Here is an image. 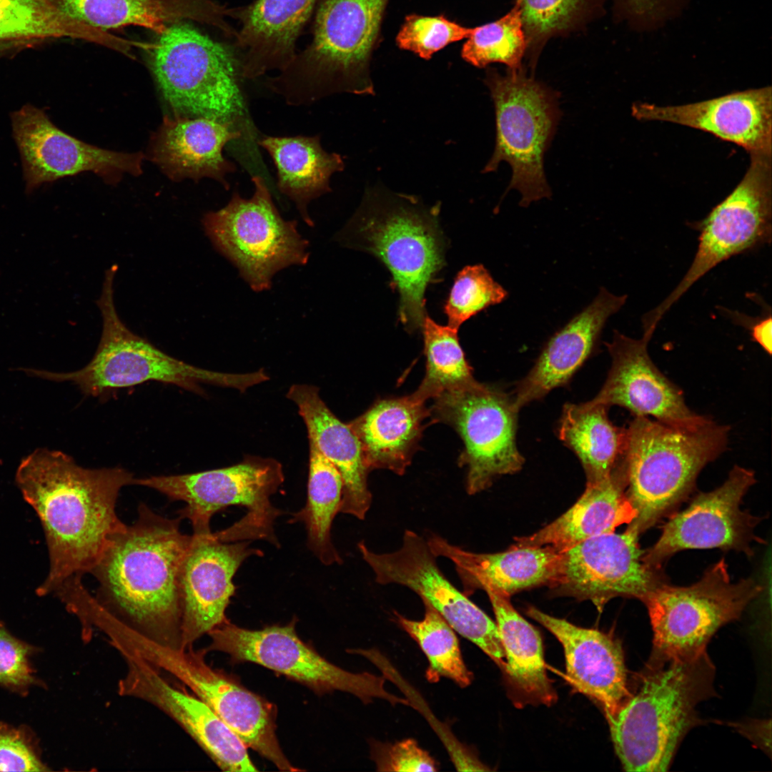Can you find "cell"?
Here are the masks:
<instances>
[{"label":"cell","instance_id":"1","mask_svg":"<svg viewBox=\"0 0 772 772\" xmlns=\"http://www.w3.org/2000/svg\"><path fill=\"white\" fill-rule=\"evenodd\" d=\"M120 467L85 468L68 455L37 449L24 458L16 482L41 523L49 569L36 593L55 595L82 578L96 564L110 537L125 524L116 511L120 490L133 483Z\"/></svg>","mask_w":772,"mask_h":772},{"label":"cell","instance_id":"2","mask_svg":"<svg viewBox=\"0 0 772 772\" xmlns=\"http://www.w3.org/2000/svg\"><path fill=\"white\" fill-rule=\"evenodd\" d=\"M137 518L109 538L89 574L96 601L132 630L182 648L179 578L192 535L180 517L169 518L140 503Z\"/></svg>","mask_w":772,"mask_h":772},{"label":"cell","instance_id":"3","mask_svg":"<svg viewBox=\"0 0 772 772\" xmlns=\"http://www.w3.org/2000/svg\"><path fill=\"white\" fill-rule=\"evenodd\" d=\"M715 666L706 651L648 665L635 691L607 718L624 770L667 771L687 733L698 726V705L715 696Z\"/></svg>","mask_w":772,"mask_h":772},{"label":"cell","instance_id":"4","mask_svg":"<svg viewBox=\"0 0 772 772\" xmlns=\"http://www.w3.org/2000/svg\"><path fill=\"white\" fill-rule=\"evenodd\" d=\"M438 213L439 206L428 208L413 197L372 190L337 236L389 270L400 296L399 318L409 332L421 329L426 288L445 263Z\"/></svg>","mask_w":772,"mask_h":772},{"label":"cell","instance_id":"5","mask_svg":"<svg viewBox=\"0 0 772 772\" xmlns=\"http://www.w3.org/2000/svg\"><path fill=\"white\" fill-rule=\"evenodd\" d=\"M728 432L711 419L683 427L635 417L625 428L620 459L625 492L637 513L628 526L640 535L683 501L702 469L726 450Z\"/></svg>","mask_w":772,"mask_h":772},{"label":"cell","instance_id":"6","mask_svg":"<svg viewBox=\"0 0 772 772\" xmlns=\"http://www.w3.org/2000/svg\"><path fill=\"white\" fill-rule=\"evenodd\" d=\"M391 0H318L312 39L281 72L287 89L310 104L329 95L372 94L370 64Z\"/></svg>","mask_w":772,"mask_h":772},{"label":"cell","instance_id":"7","mask_svg":"<svg viewBox=\"0 0 772 772\" xmlns=\"http://www.w3.org/2000/svg\"><path fill=\"white\" fill-rule=\"evenodd\" d=\"M117 266L104 273L97 306L102 317L101 339L91 360L82 369L56 373L25 370L41 378L69 381L86 395L98 397L118 389L149 381L174 385L199 395L202 384L233 388L241 392L269 380L260 369L248 373L234 374L211 371L187 364L156 347L132 332L119 317L114 301V279Z\"/></svg>","mask_w":772,"mask_h":772},{"label":"cell","instance_id":"8","mask_svg":"<svg viewBox=\"0 0 772 772\" xmlns=\"http://www.w3.org/2000/svg\"><path fill=\"white\" fill-rule=\"evenodd\" d=\"M149 51L151 70L174 116L235 127L244 115L239 61L227 46L182 21L158 34Z\"/></svg>","mask_w":772,"mask_h":772},{"label":"cell","instance_id":"9","mask_svg":"<svg viewBox=\"0 0 772 772\" xmlns=\"http://www.w3.org/2000/svg\"><path fill=\"white\" fill-rule=\"evenodd\" d=\"M284 480L282 464L272 457L247 456L232 466L194 473L134 477L132 485L152 488L170 501H182L177 511L190 521L193 534L210 533L217 512L237 505L247 513L232 528L238 540H264L279 548L274 524L282 511L270 498Z\"/></svg>","mask_w":772,"mask_h":772},{"label":"cell","instance_id":"10","mask_svg":"<svg viewBox=\"0 0 772 772\" xmlns=\"http://www.w3.org/2000/svg\"><path fill=\"white\" fill-rule=\"evenodd\" d=\"M761 590L751 578L732 582L723 559L691 585L661 583L641 600L648 609L653 634L646 664L661 665L706 651L715 633L740 618Z\"/></svg>","mask_w":772,"mask_h":772},{"label":"cell","instance_id":"11","mask_svg":"<svg viewBox=\"0 0 772 772\" xmlns=\"http://www.w3.org/2000/svg\"><path fill=\"white\" fill-rule=\"evenodd\" d=\"M484 81L495 106L496 144L482 172H494L507 162L513 170L508 190L519 191L522 207L549 197L543 158L560 117L556 93L523 67L505 75L489 68Z\"/></svg>","mask_w":772,"mask_h":772},{"label":"cell","instance_id":"12","mask_svg":"<svg viewBox=\"0 0 772 772\" xmlns=\"http://www.w3.org/2000/svg\"><path fill=\"white\" fill-rule=\"evenodd\" d=\"M249 199L234 192L222 209L204 214L202 224L216 249L238 269L255 292L267 290L274 275L309 259V242L295 221L285 220L274 205L264 179L252 178Z\"/></svg>","mask_w":772,"mask_h":772},{"label":"cell","instance_id":"13","mask_svg":"<svg viewBox=\"0 0 772 772\" xmlns=\"http://www.w3.org/2000/svg\"><path fill=\"white\" fill-rule=\"evenodd\" d=\"M751 162L734 189L700 221L698 244L688 271L670 294L641 318L655 330L670 307L701 277L722 262L770 244L772 238L771 155L750 154Z\"/></svg>","mask_w":772,"mask_h":772},{"label":"cell","instance_id":"14","mask_svg":"<svg viewBox=\"0 0 772 772\" xmlns=\"http://www.w3.org/2000/svg\"><path fill=\"white\" fill-rule=\"evenodd\" d=\"M295 621L294 619L286 625L249 630L227 619L209 632L211 641L204 650L206 653L216 650L227 653L233 663L252 662L262 665L319 694L340 691L356 696L364 703L379 698L392 705H410L407 699L385 689L383 675L352 673L328 661L300 638Z\"/></svg>","mask_w":772,"mask_h":772},{"label":"cell","instance_id":"15","mask_svg":"<svg viewBox=\"0 0 772 772\" xmlns=\"http://www.w3.org/2000/svg\"><path fill=\"white\" fill-rule=\"evenodd\" d=\"M134 650L154 667L172 675L189 688L247 748L270 761L279 770H300L289 761L279 746L274 705L249 691L233 676L209 665L204 649L175 648L139 637Z\"/></svg>","mask_w":772,"mask_h":772},{"label":"cell","instance_id":"16","mask_svg":"<svg viewBox=\"0 0 772 772\" xmlns=\"http://www.w3.org/2000/svg\"><path fill=\"white\" fill-rule=\"evenodd\" d=\"M433 399L432 417L452 427L463 442L459 463L467 469L470 495L522 468L524 458L516 445L519 410L513 399L476 380Z\"/></svg>","mask_w":772,"mask_h":772},{"label":"cell","instance_id":"17","mask_svg":"<svg viewBox=\"0 0 772 772\" xmlns=\"http://www.w3.org/2000/svg\"><path fill=\"white\" fill-rule=\"evenodd\" d=\"M359 550L381 585L399 584L431 605L455 632L467 638L501 668L505 653L498 626L480 608L451 583L439 569L427 540L406 530L400 548L377 553L361 542Z\"/></svg>","mask_w":772,"mask_h":772},{"label":"cell","instance_id":"18","mask_svg":"<svg viewBox=\"0 0 772 772\" xmlns=\"http://www.w3.org/2000/svg\"><path fill=\"white\" fill-rule=\"evenodd\" d=\"M756 482L754 472L736 465L715 490L698 495L684 510L664 524L656 543L643 551L642 560L659 569L676 553L687 549L735 550L752 555L758 540L754 529L759 519L741 509V503Z\"/></svg>","mask_w":772,"mask_h":772},{"label":"cell","instance_id":"19","mask_svg":"<svg viewBox=\"0 0 772 772\" xmlns=\"http://www.w3.org/2000/svg\"><path fill=\"white\" fill-rule=\"evenodd\" d=\"M639 533L628 527L622 533L600 535L560 552L552 588L590 600L599 611L615 597L642 600L664 583L658 569L642 560Z\"/></svg>","mask_w":772,"mask_h":772},{"label":"cell","instance_id":"20","mask_svg":"<svg viewBox=\"0 0 772 772\" xmlns=\"http://www.w3.org/2000/svg\"><path fill=\"white\" fill-rule=\"evenodd\" d=\"M14 139L22 162L26 191L45 183L93 172L109 183L124 174L142 172L144 155L99 148L59 129L41 109L27 104L11 115Z\"/></svg>","mask_w":772,"mask_h":772},{"label":"cell","instance_id":"21","mask_svg":"<svg viewBox=\"0 0 772 772\" xmlns=\"http://www.w3.org/2000/svg\"><path fill=\"white\" fill-rule=\"evenodd\" d=\"M126 673L117 692L144 701L175 721L222 771H257L247 747L201 699L167 681L159 670L137 654L123 648Z\"/></svg>","mask_w":772,"mask_h":772},{"label":"cell","instance_id":"22","mask_svg":"<svg viewBox=\"0 0 772 772\" xmlns=\"http://www.w3.org/2000/svg\"><path fill=\"white\" fill-rule=\"evenodd\" d=\"M249 543L222 542L215 532L192 534L179 578L182 649L227 620L225 611L236 591L233 577L247 558L263 555Z\"/></svg>","mask_w":772,"mask_h":772},{"label":"cell","instance_id":"23","mask_svg":"<svg viewBox=\"0 0 772 772\" xmlns=\"http://www.w3.org/2000/svg\"><path fill=\"white\" fill-rule=\"evenodd\" d=\"M653 336L633 339L615 331L605 345L612 364L606 381L593 402L618 405L635 417H645L673 426L693 427L709 418L689 409L681 390L655 366L648 353Z\"/></svg>","mask_w":772,"mask_h":772},{"label":"cell","instance_id":"24","mask_svg":"<svg viewBox=\"0 0 772 772\" xmlns=\"http://www.w3.org/2000/svg\"><path fill=\"white\" fill-rule=\"evenodd\" d=\"M631 111L638 120L667 122L711 133L749 154H772L770 86L681 105L634 103Z\"/></svg>","mask_w":772,"mask_h":772},{"label":"cell","instance_id":"25","mask_svg":"<svg viewBox=\"0 0 772 772\" xmlns=\"http://www.w3.org/2000/svg\"><path fill=\"white\" fill-rule=\"evenodd\" d=\"M528 616L551 632L562 644L568 682L599 703L606 718L630 698L620 642L598 630L581 628L530 607Z\"/></svg>","mask_w":772,"mask_h":772},{"label":"cell","instance_id":"26","mask_svg":"<svg viewBox=\"0 0 772 772\" xmlns=\"http://www.w3.org/2000/svg\"><path fill=\"white\" fill-rule=\"evenodd\" d=\"M318 0H255L232 8L240 23L235 38L241 76L254 79L282 71L294 59L297 40Z\"/></svg>","mask_w":772,"mask_h":772},{"label":"cell","instance_id":"27","mask_svg":"<svg viewBox=\"0 0 772 772\" xmlns=\"http://www.w3.org/2000/svg\"><path fill=\"white\" fill-rule=\"evenodd\" d=\"M242 137L230 123L206 117H166L154 134L151 159L170 179L211 178L227 189L235 165L223 155L225 145Z\"/></svg>","mask_w":772,"mask_h":772},{"label":"cell","instance_id":"28","mask_svg":"<svg viewBox=\"0 0 772 772\" xmlns=\"http://www.w3.org/2000/svg\"><path fill=\"white\" fill-rule=\"evenodd\" d=\"M627 295L601 287L593 302L548 340L534 367L519 383L513 398L520 410L565 384L592 353L608 318L625 305Z\"/></svg>","mask_w":772,"mask_h":772},{"label":"cell","instance_id":"29","mask_svg":"<svg viewBox=\"0 0 772 772\" xmlns=\"http://www.w3.org/2000/svg\"><path fill=\"white\" fill-rule=\"evenodd\" d=\"M286 397L293 402L307 427L308 440L339 471L343 483L339 513L364 520L372 503L370 471L357 437L349 424L329 409L316 386L294 384Z\"/></svg>","mask_w":772,"mask_h":772},{"label":"cell","instance_id":"30","mask_svg":"<svg viewBox=\"0 0 772 772\" xmlns=\"http://www.w3.org/2000/svg\"><path fill=\"white\" fill-rule=\"evenodd\" d=\"M427 544L436 556L455 565L465 589L490 588L510 597L520 590L550 585L557 573L560 553L553 548L511 546L498 553H476L432 534Z\"/></svg>","mask_w":772,"mask_h":772},{"label":"cell","instance_id":"31","mask_svg":"<svg viewBox=\"0 0 772 772\" xmlns=\"http://www.w3.org/2000/svg\"><path fill=\"white\" fill-rule=\"evenodd\" d=\"M68 16L108 31L129 26L162 33L177 21H197L235 38L237 30L229 24L232 9L212 0H48Z\"/></svg>","mask_w":772,"mask_h":772},{"label":"cell","instance_id":"32","mask_svg":"<svg viewBox=\"0 0 772 772\" xmlns=\"http://www.w3.org/2000/svg\"><path fill=\"white\" fill-rule=\"evenodd\" d=\"M620 461L606 479L587 483L577 502L565 513L536 533L516 538L515 547L548 545L563 552L587 539L615 531L637 515L625 492Z\"/></svg>","mask_w":772,"mask_h":772},{"label":"cell","instance_id":"33","mask_svg":"<svg viewBox=\"0 0 772 772\" xmlns=\"http://www.w3.org/2000/svg\"><path fill=\"white\" fill-rule=\"evenodd\" d=\"M413 394L376 402L349 423L360 442L369 470L403 475L417 450L430 410Z\"/></svg>","mask_w":772,"mask_h":772},{"label":"cell","instance_id":"34","mask_svg":"<svg viewBox=\"0 0 772 772\" xmlns=\"http://www.w3.org/2000/svg\"><path fill=\"white\" fill-rule=\"evenodd\" d=\"M483 590L495 615L506 658L502 670L514 702L550 706L557 696L546 675L539 632L514 609L510 597L490 588Z\"/></svg>","mask_w":772,"mask_h":772},{"label":"cell","instance_id":"35","mask_svg":"<svg viewBox=\"0 0 772 772\" xmlns=\"http://www.w3.org/2000/svg\"><path fill=\"white\" fill-rule=\"evenodd\" d=\"M259 144L276 166L278 189L295 204L305 222L313 226L309 204L331 191V176L345 167L342 157L326 152L319 136L266 137Z\"/></svg>","mask_w":772,"mask_h":772},{"label":"cell","instance_id":"36","mask_svg":"<svg viewBox=\"0 0 772 772\" xmlns=\"http://www.w3.org/2000/svg\"><path fill=\"white\" fill-rule=\"evenodd\" d=\"M607 408L592 400L567 404L559 423L558 436L578 457L588 484L608 477L623 453L625 428L610 421Z\"/></svg>","mask_w":772,"mask_h":772},{"label":"cell","instance_id":"37","mask_svg":"<svg viewBox=\"0 0 772 772\" xmlns=\"http://www.w3.org/2000/svg\"><path fill=\"white\" fill-rule=\"evenodd\" d=\"M342 480L339 471L309 440L307 499L293 514L290 523L301 522L307 534V546L325 565L342 562L331 538L335 516L339 513Z\"/></svg>","mask_w":772,"mask_h":772},{"label":"cell","instance_id":"38","mask_svg":"<svg viewBox=\"0 0 772 772\" xmlns=\"http://www.w3.org/2000/svg\"><path fill=\"white\" fill-rule=\"evenodd\" d=\"M59 39L102 45L107 36L104 31L64 14L48 0H0V41L36 46Z\"/></svg>","mask_w":772,"mask_h":772},{"label":"cell","instance_id":"39","mask_svg":"<svg viewBox=\"0 0 772 772\" xmlns=\"http://www.w3.org/2000/svg\"><path fill=\"white\" fill-rule=\"evenodd\" d=\"M515 4L520 11L526 55L533 69L549 39L583 29L603 11V0H515Z\"/></svg>","mask_w":772,"mask_h":772},{"label":"cell","instance_id":"40","mask_svg":"<svg viewBox=\"0 0 772 772\" xmlns=\"http://www.w3.org/2000/svg\"><path fill=\"white\" fill-rule=\"evenodd\" d=\"M423 619L414 620L395 613L401 628L417 643L425 655L428 667L425 676L435 683L446 678L461 688L470 685L473 676L467 669L454 629L427 601Z\"/></svg>","mask_w":772,"mask_h":772},{"label":"cell","instance_id":"41","mask_svg":"<svg viewBox=\"0 0 772 772\" xmlns=\"http://www.w3.org/2000/svg\"><path fill=\"white\" fill-rule=\"evenodd\" d=\"M426 356V373L413 393L421 400L475 381L460 345L457 330L442 326L427 315L422 327Z\"/></svg>","mask_w":772,"mask_h":772},{"label":"cell","instance_id":"42","mask_svg":"<svg viewBox=\"0 0 772 772\" xmlns=\"http://www.w3.org/2000/svg\"><path fill=\"white\" fill-rule=\"evenodd\" d=\"M466 39L461 57L474 66L484 68L492 63H501L512 71L523 68L527 41L516 4L500 19L473 27Z\"/></svg>","mask_w":772,"mask_h":772},{"label":"cell","instance_id":"43","mask_svg":"<svg viewBox=\"0 0 772 772\" xmlns=\"http://www.w3.org/2000/svg\"><path fill=\"white\" fill-rule=\"evenodd\" d=\"M508 295L482 264L464 267L457 274L444 307L448 326L458 330L466 320L503 302Z\"/></svg>","mask_w":772,"mask_h":772},{"label":"cell","instance_id":"44","mask_svg":"<svg viewBox=\"0 0 772 772\" xmlns=\"http://www.w3.org/2000/svg\"><path fill=\"white\" fill-rule=\"evenodd\" d=\"M472 30L473 27L465 26L442 14H410L405 17L395 42L400 49L429 60L449 44L467 39Z\"/></svg>","mask_w":772,"mask_h":772},{"label":"cell","instance_id":"45","mask_svg":"<svg viewBox=\"0 0 772 772\" xmlns=\"http://www.w3.org/2000/svg\"><path fill=\"white\" fill-rule=\"evenodd\" d=\"M613 16L636 32H651L679 17L689 0H611Z\"/></svg>","mask_w":772,"mask_h":772},{"label":"cell","instance_id":"46","mask_svg":"<svg viewBox=\"0 0 772 772\" xmlns=\"http://www.w3.org/2000/svg\"><path fill=\"white\" fill-rule=\"evenodd\" d=\"M370 754L378 771H437L436 761L413 738L394 743L373 742Z\"/></svg>","mask_w":772,"mask_h":772},{"label":"cell","instance_id":"47","mask_svg":"<svg viewBox=\"0 0 772 772\" xmlns=\"http://www.w3.org/2000/svg\"><path fill=\"white\" fill-rule=\"evenodd\" d=\"M29 653V645L10 635L0 623V684L23 692L34 684Z\"/></svg>","mask_w":772,"mask_h":772},{"label":"cell","instance_id":"48","mask_svg":"<svg viewBox=\"0 0 772 772\" xmlns=\"http://www.w3.org/2000/svg\"><path fill=\"white\" fill-rule=\"evenodd\" d=\"M46 770L23 733L0 723V771Z\"/></svg>","mask_w":772,"mask_h":772},{"label":"cell","instance_id":"49","mask_svg":"<svg viewBox=\"0 0 772 772\" xmlns=\"http://www.w3.org/2000/svg\"><path fill=\"white\" fill-rule=\"evenodd\" d=\"M730 318L737 325L746 327L753 341L758 343L768 355L772 350V319L771 312L761 317H751L738 312L726 310Z\"/></svg>","mask_w":772,"mask_h":772},{"label":"cell","instance_id":"50","mask_svg":"<svg viewBox=\"0 0 772 772\" xmlns=\"http://www.w3.org/2000/svg\"><path fill=\"white\" fill-rule=\"evenodd\" d=\"M736 729L766 752L771 751V721L753 720L736 723Z\"/></svg>","mask_w":772,"mask_h":772},{"label":"cell","instance_id":"51","mask_svg":"<svg viewBox=\"0 0 772 772\" xmlns=\"http://www.w3.org/2000/svg\"><path fill=\"white\" fill-rule=\"evenodd\" d=\"M30 46L29 43L24 41H0V59Z\"/></svg>","mask_w":772,"mask_h":772}]
</instances>
